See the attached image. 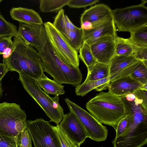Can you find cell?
<instances>
[{"instance_id": "6da1fadb", "label": "cell", "mask_w": 147, "mask_h": 147, "mask_svg": "<svg viewBox=\"0 0 147 147\" xmlns=\"http://www.w3.org/2000/svg\"><path fill=\"white\" fill-rule=\"evenodd\" d=\"M124 103L127 124L121 136L112 141L114 147H141L147 143V111L134 101L122 97Z\"/></svg>"}, {"instance_id": "7a4b0ae2", "label": "cell", "mask_w": 147, "mask_h": 147, "mask_svg": "<svg viewBox=\"0 0 147 147\" xmlns=\"http://www.w3.org/2000/svg\"><path fill=\"white\" fill-rule=\"evenodd\" d=\"M13 42L11 54L3 61L8 71H16L35 80L44 76L41 59L36 49L18 35L14 37Z\"/></svg>"}, {"instance_id": "3957f363", "label": "cell", "mask_w": 147, "mask_h": 147, "mask_svg": "<svg viewBox=\"0 0 147 147\" xmlns=\"http://www.w3.org/2000/svg\"><path fill=\"white\" fill-rule=\"evenodd\" d=\"M90 113L102 123L115 130L120 121L126 115L124 103L121 97L111 93L101 92L86 104Z\"/></svg>"}, {"instance_id": "277c9868", "label": "cell", "mask_w": 147, "mask_h": 147, "mask_svg": "<svg viewBox=\"0 0 147 147\" xmlns=\"http://www.w3.org/2000/svg\"><path fill=\"white\" fill-rule=\"evenodd\" d=\"M38 53L44 72L50 75L59 83L76 86L81 84L82 75L79 68L71 67L62 61L55 53L48 40Z\"/></svg>"}, {"instance_id": "5b68a950", "label": "cell", "mask_w": 147, "mask_h": 147, "mask_svg": "<svg viewBox=\"0 0 147 147\" xmlns=\"http://www.w3.org/2000/svg\"><path fill=\"white\" fill-rule=\"evenodd\" d=\"M26 117L20 105L5 102L0 103V135L18 139L27 128Z\"/></svg>"}, {"instance_id": "8992f818", "label": "cell", "mask_w": 147, "mask_h": 147, "mask_svg": "<svg viewBox=\"0 0 147 147\" xmlns=\"http://www.w3.org/2000/svg\"><path fill=\"white\" fill-rule=\"evenodd\" d=\"M147 1L138 5L112 10L115 25L119 31L129 32L147 24Z\"/></svg>"}, {"instance_id": "52a82bcc", "label": "cell", "mask_w": 147, "mask_h": 147, "mask_svg": "<svg viewBox=\"0 0 147 147\" xmlns=\"http://www.w3.org/2000/svg\"><path fill=\"white\" fill-rule=\"evenodd\" d=\"M19 74V80L24 88L50 119V122L59 124L64 114L54 108L53 97L41 89L35 79L24 74Z\"/></svg>"}, {"instance_id": "ba28073f", "label": "cell", "mask_w": 147, "mask_h": 147, "mask_svg": "<svg viewBox=\"0 0 147 147\" xmlns=\"http://www.w3.org/2000/svg\"><path fill=\"white\" fill-rule=\"evenodd\" d=\"M48 40L57 56L69 66L78 68L79 59L77 51L53 26L48 22L45 23Z\"/></svg>"}, {"instance_id": "9c48e42d", "label": "cell", "mask_w": 147, "mask_h": 147, "mask_svg": "<svg viewBox=\"0 0 147 147\" xmlns=\"http://www.w3.org/2000/svg\"><path fill=\"white\" fill-rule=\"evenodd\" d=\"M26 129L35 147H62L57 134L49 121L42 118L27 120Z\"/></svg>"}, {"instance_id": "30bf717a", "label": "cell", "mask_w": 147, "mask_h": 147, "mask_svg": "<svg viewBox=\"0 0 147 147\" xmlns=\"http://www.w3.org/2000/svg\"><path fill=\"white\" fill-rule=\"evenodd\" d=\"M65 101L70 111L78 117L86 132L88 138L99 142L107 139L108 130L106 127L91 114L79 106L69 98Z\"/></svg>"}, {"instance_id": "8fae6325", "label": "cell", "mask_w": 147, "mask_h": 147, "mask_svg": "<svg viewBox=\"0 0 147 147\" xmlns=\"http://www.w3.org/2000/svg\"><path fill=\"white\" fill-rule=\"evenodd\" d=\"M18 35L25 43L40 51L48 41L43 24H30L19 22Z\"/></svg>"}, {"instance_id": "7c38bea8", "label": "cell", "mask_w": 147, "mask_h": 147, "mask_svg": "<svg viewBox=\"0 0 147 147\" xmlns=\"http://www.w3.org/2000/svg\"><path fill=\"white\" fill-rule=\"evenodd\" d=\"M137 60L132 64L108 77L96 81H86L76 86L75 93L78 96H84L94 89L100 91L108 88L111 81L123 76L129 74L138 64Z\"/></svg>"}, {"instance_id": "4fadbf2b", "label": "cell", "mask_w": 147, "mask_h": 147, "mask_svg": "<svg viewBox=\"0 0 147 147\" xmlns=\"http://www.w3.org/2000/svg\"><path fill=\"white\" fill-rule=\"evenodd\" d=\"M59 125L66 135L79 146L88 138L86 130L79 119L71 111L64 115Z\"/></svg>"}, {"instance_id": "5bb4252c", "label": "cell", "mask_w": 147, "mask_h": 147, "mask_svg": "<svg viewBox=\"0 0 147 147\" xmlns=\"http://www.w3.org/2000/svg\"><path fill=\"white\" fill-rule=\"evenodd\" d=\"M115 38L111 36H105L90 45L92 53L98 62L109 64L115 55Z\"/></svg>"}, {"instance_id": "9a60e30c", "label": "cell", "mask_w": 147, "mask_h": 147, "mask_svg": "<svg viewBox=\"0 0 147 147\" xmlns=\"http://www.w3.org/2000/svg\"><path fill=\"white\" fill-rule=\"evenodd\" d=\"M113 20L112 10L107 5L98 4L85 10L80 18V24L88 21L93 25V28L104 22Z\"/></svg>"}, {"instance_id": "2e32d148", "label": "cell", "mask_w": 147, "mask_h": 147, "mask_svg": "<svg viewBox=\"0 0 147 147\" xmlns=\"http://www.w3.org/2000/svg\"><path fill=\"white\" fill-rule=\"evenodd\" d=\"M142 85L128 74L111 81L108 88L111 93L122 97H125L128 94L133 93L140 88Z\"/></svg>"}, {"instance_id": "e0dca14e", "label": "cell", "mask_w": 147, "mask_h": 147, "mask_svg": "<svg viewBox=\"0 0 147 147\" xmlns=\"http://www.w3.org/2000/svg\"><path fill=\"white\" fill-rule=\"evenodd\" d=\"M84 42L90 45L98 39L106 36L117 35L113 20L104 22L89 30H83Z\"/></svg>"}, {"instance_id": "ac0fdd59", "label": "cell", "mask_w": 147, "mask_h": 147, "mask_svg": "<svg viewBox=\"0 0 147 147\" xmlns=\"http://www.w3.org/2000/svg\"><path fill=\"white\" fill-rule=\"evenodd\" d=\"M12 18L19 22L30 24H43L39 14L34 10L21 7H13L10 11Z\"/></svg>"}, {"instance_id": "d6986e66", "label": "cell", "mask_w": 147, "mask_h": 147, "mask_svg": "<svg viewBox=\"0 0 147 147\" xmlns=\"http://www.w3.org/2000/svg\"><path fill=\"white\" fill-rule=\"evenodd\" d=\"M53 23L54 27L66 38L69 32L76 30L78 27L71 22L64 13V10H60L55 16Z\"/></svg>"}, {"instance_id": "ffe728a7", "label": "cell", "mask_w": 147, "mask_h": 147, "mask_svg": "<svg viewBox=\"0 0 147 147\" xmlns=\"http://www.w3.org/2000/svg\"><path fill=\"white\" fill-rule=\"evenodd\" d=\"M35 80L39 87L48 94L59 96L65 93L64 86L49 79L45 75Z\"/></svg>"}, {"instance_id": "44dd1931", "label": "cell", "mask_w": 147, "mask_h": 147, "mask_svg": "<svg viewBox=\"0 0 147 147\" xmlns=\"http://www.w3.org/2000/svg\"><path fill=\"white\" fill-rule=\"evenodd\" d=\"M136 60L133 55H115L109 63L110 75L127 67Z\"/></svg>"}, {"instance_id": "7402d4cb", "label": "cell", "mask_w": 147, "mask_h": 147, "mask_svg": "<svg viewBox=\"0 0 147 147\" xmlns=\"http://www.w3.org/2000/svg\"><path fill=\"white\" fill-rule=\"evenodd\" d=\"M109 64L97 62L89 72L85 81H96L109 76Z\"/></svg>"}, {"instance_id": "603a6c76", "label": "cell", "mask_w": 147, "mask_h": 147, "mask_svg": "<svg viewBox=\"0 0 147 147\" xmlns=\"http://www.w3.org/2000/svg\"><path fill=\"white\" fill-rule=\"evenodd\" d=\"M129 40L134 45L147 47V24L137 28L130 32Z\"/></svg>"}, {"instance_id": "cb8c5ba5", "label": "cell", "mask_w": 147, "mask_h": 147, "mask_svg": "<svg viewBox=\"0 0 147 147\" xmlns=\"http://www.w3.org/2000/svg\"><path fill=\"white\" fill-rule=\"evenodd\" d=\"M70 0H40L39 8L43 12H58Z\"/></svg>"}, {"instance_id": "d4e9b609", "label": "cell", "mask_w": 147, "mask_h": 147, "mask_svg": "<svg viewBox=\"0 0 147 147\" xmlns=\"http://www.w3.org/2000/svg\"><path fill=\"white\" fill-rule=\"evenodd\" d=\"M115 55H133L134 45L128 38L118 36L115 38Z\"/></svg>"}, {"instance_id": "484cf974", "label": "cell", "mask_w": 147, "mask_h": 147, "mask_svg": "<svg viewBox=\"0 0 147 147\" xmlns=\"http://www.w3.org/2000/svg\"><path fill=\"white\" fill-rule=\"evenodd\" d=\"M79 51V58L86 65L89 72L98 62L92 53L90 46L84 42Z\"/></svg>"}, {"instance_id": "4316f807", "label": "cell", "mask_w": 147, "mask_h": 147, "mask_svg": "<svg viewBox=\"0 0 147 147\" xmlns=\"http://www.w3.org/2000/svg\"><path fill=\"white\" fill-rule=\"evenodd\" d=\"M83 30L78 28L70 31L65 38L73 48L78 51L84 42Z\"/></svg>"}, {"instance_id": "83f0119b", "label": "cell", "mask_w": 147, "mask_h": 147, "mask_svg": "<svg viewBox=\"0 0 147 147\" xmlns=\"http://www.w3.org/2000/svg\"><path fill=\"white\" fill-rule=\"evenodd\" d=\"M129 75L142 84H147V66L140 60Z\"/></svg>"}, {"instance_id": "f1b7e54d", "label": "cell", "mask_w": 147, "mask_h": 147, "mask_svg": "<svg viewBox=\"0 0 147 147\" xmlns=\"http://www.w3.org/2000/svg\"><path fill=\"white\" fill-rule=\"evenodd\" d=\"M17 27L6 21L0 14V37L3 36H18Z\"/></svg>"}, {"instance_id": "f546056e", "label": "cell", "mask_w": 147, "mask_h": 147, "mask_svg": "<svg viewBox=\"0 0 147 147\" xmlns=\"http://www.w3.org/2000/svg\"><path fill=\"white\" fill-rule=\"evenodd\" d=\"M53 126L57 134L62 147H80L66 135L61 129L59 124Z\"/></svg>"}, {"instance_id": "4dcf8cb0", "label": "cell", "mask_w": 147, "mask_h": 147, "mask_svg": "<svg viewBox=\"0 0 147 147\" xmlns=\"http://www.w3.org/2000/svg\"><path fill=\"white\" fill-rule=\"evenodd\" d=\"M133 94L135 96L134 102L140 105L145 110L147 111V90L140 88Z\"/></svg>"}, {"instance_id": "1f68e13d", "label": "cell", "mask_w": 147, "mask_h": 147, "mask_svg": "<svg viewBox=\"0 0 147 147\" xmlns=\"http://www.w3.org/2000/svg\"><path fill=\"white\" fill-rule=\"evenodd\" d=\"M99 1V0H70L67 5L71 8H84L93 5Z\"/></svg>"}, {"instance_id": "d6a6232c", "label": "cell", "mask_w": 147, "mask_h": 147, "mask_svg": "<svg viewBox=\"0 0 147 147\" xmlns=\"http://www.w3.org/2000/svg\"><path fill=\"white\" fill-rule=\"evenodd\" d=\"M18 139L19 147H32L31 137L27 129L19 135Z\"/></svg>"}, {"instance_id": "836d02e7", "label": "cell", "mask_w": 147, "mask_h": 147, "mask_svg": "<svg viewBox=\"0 0 147 147\" xmlns=\"http://www.w3.org/2000/svg\"><path fill=\"white\" fill-rule=\"evenodd\" d=\"M0 147H19V139L0 135Z\"/></svg>"}, {"instance_id": "e575fe53", "label": "cell", "mask_w": 147, "mask_h": 147, "mask_svg": "<svg viewBox=\"0 0 147 147\" xmlns=\"http://www.w3.org/2000/svg\"><path fill=\"white\" fill-rule=\"evenodd\" d=\"M133 55L137 60L141 61L147 60V47H139L134 45Z\"/></svg>"}, {"instance_id": "d590c367", "label": "cell", "mask_w": 147, "mask_h": 147, "mask_svg": "<svg viewBox=\"0 0 147 147\" xmlns=\"http://www.w3.org/2000/svg\"><path fill=\"white\" fill-rule=\"evenodd\" d=\"M12 36H7L0 37V55H2L4 51L8 47H13L11 40Z\"/></svg>"}, {"instance_id": "8d00e7d4", "label": "cell", "mask_w": 147, "mask_h": 147, "mask_svg": "<svg viewBox=\"0 0 147 147\" xmlns=\"http://www.w3.org/2000/svg\"><path fill=\"white\" fill-rule=\"evenodd\" d=\"M127 124V118L125 115L118 123L115 130L116 135L115 138L121 136L125 132Z\"/></svg>"}, {"instance_id": "74e56055", "label": "cell", "mask_w": 147, "mask_h": 147, "mask_svg": "<svg viewBox=\"0 0 147 147\" xmlns=\"http://www.w3.org/2000/svg\"><path fill=\"white\" fill-rule=\"evenodd\" d=\"M8 71L6 65L3 63H0V82Z\"/></svg>"}, {"instance_id": "f35d334b", "label": "cell", "mask_w": 147, "mask_h": 147, "mask_svg": "<svg viewBox=\"0 0 147 147\" xmlns=\"http://www.w3.org/2000/svg\"><path fill=\"white\" fill-rule=\"evenodd\" d=\"M80 24V28L84 30H89L93 28V24L88 21H84Z\"/></svg>"}, {"instance_id": "ab89813d", "label": "cell", "mask_w": 147, "mask_h": 147, "mask_svg": "<svg viewBox=\"0 0 147 147\" xmlns=\"http://www.w3.org/2000/svg\"><path fill=\"white\" fill-rule=\"evenodd\" d=\"M14 48L8 47L5 49L3 51L2 55L3 59H5L8 58L11 54Z\"/></svg>"}, {"instance_id": "60d3db41", "label": "cell", "mask_w": 147, "mask_h": 147, "mask_svg": "<svg viewBox=\"0 0 147 147\" xmlns=\"http://www.w3.org/2000/svg\"><path fill=\"white\" fill-rule=\"evenodd\" d=\"M125 99L128 101H133L135 98V96L133 93H130L126 95L125 97Z\"/></svg>"}, {"instance_id": "b9f144b4", "label": "cell", "mask_w": 147, "mask_h": 147, "mask_svg": "<svg viewBox=\"0 0 147 147\" xmlns=\"http://www.w3.org/2000/svg\"><path fill=\"white\" fill-rule=\"evenodd\" d=\"M3 91V89L2 84V82H0V98L2 97Z\"/></svg>"}, {"instance_id": "7bdbcfd3", "label": "cell", "mask_w": 147, "mask_h": 147, "mask_svg": "<svg viewBox=\"0 0 147 147\" xmlns=\"http://www.w3.org/2000/svg\"><path fill=\"white\" fill-rule=\"evenodd\" d=\"M147 84H143L140 89L147 90Z\"/></svg>"}, {"instance_id": "ee69618b", "label": "cell", "mask_w": 147, "mask_h": 147, "mask_svg": "<svg viewBox=\"0 0 147 147\" xmlns=\"http://www.w3.org/2000/svg\"><path fill=\"white\" fill-rule=\"evenodd\" d=\"M2 1V0H0V3Z\"/></svg>"}]
</instances>
